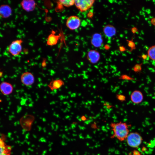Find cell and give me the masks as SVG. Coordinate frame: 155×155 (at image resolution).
Masks as SVG:
<instances>
[{
  "label": "cell",
  "instance_id": "obj_15",
  "mask_svg": "<svg viewBox=\"0 0 155 155\" xmlns=\"http://www.w3.org/2000/svg\"><path fill=\"white\" fill-rule=\"evenodd\" d=\"M60 36L56 35L54 32H52L48 36L47 40V44L50 46L56 45L58 42Z\"/></svg>",
  "mask_w": 155,
  "mask_h": 155
},
{
  "label": "cell",
  "instance_id": "obj_10",
  "mask_svg": "<svg viewBox=\"0 0 155 155\" xmlns=\"http://www.w3.org/2000/svg\"><path fill=\"white\" fill-rule=\"evenodd\" d=\"M132 102L135 104L141 103L143 99V96L142 92L138 90H135L131 93L130 96Z\"/></svg>",
  "mask_w": 155,
  "mask_h": 155
},
{
  "label": "cell",
  "instance_id": "obj_14",
  "mask_svg": "<svg viewBox=\"0 0 155 155\" xmlns=\"http://www.w3.org/2000/svg\"><path fill=\"white\" fill-rule=\"evenodd\" d=\"M103 31L104 35L108 38H111L114 36L116 33L115 28L111 25L105 26L104 27Z\"/></svg>",
  "mask_w": 155,
  "mask_h": 155
},
{
  "label": "cell",
  "instance_id": "obj_8",
  "mask_svg": "<svg viewBox=\"0 0 155 155\" xmlns=\"http://www.w3.org/2000/svg\"><path fill=\"white\" fill-rule=\"evenodd\" d=\"M21 5L24 10L26 11L30 12L32 11L34 9L36 3L34 0H25L21 2Z\"/></svg>",
  "mask_w": 155,
  "mask_h": 155
},
{
  "label": "cell",
  "instance_id": "obj_2",
  "mask_svg": "<svg viewBox=\"0 0 155 155\" xmlns=\"http://www.w3.org/2000/svg\"><path fill=\"white\" fill-rule=\"evenodd\" d=\"M126 140L130 147L137 148L141 144L143 139L141 135L136 132H130Z\"/></svg>",
  "mask_w": 155,
  "mask_h": 155
},
{
  "label": "cell",
  "instance_id": "obj_23",
  "mask_svg": "<svg viewBox=\"0 0 155 155\" xmlns=\"http://www.w3.org/2000/svg\"><path fill=\"white\" fill-rule=\"evenodd\" d=\"M138 30L137 28L135 27L131 29L132 32L134 34H135L136 32H137L138 31Z\"/></svg>",
  "mask_w": 155,
  "mask_h": 155
},
{
  "label": "cell",
  "instance_id": "obj_11",
  "mask_svg": "<svg viewBox=\"0 0 155 155\" xmlns=\"http://www.w3.org/2000/svg\"><path fill=\"white\" fill-rule=\"evenodd\" d=\"M11 147L0 137V155H11Z\"/></svg>",
  "mask_w": 155,
  "mask_h": 155
},
{
  "label": "cell",
  "instance_id": "obj_12",
  "mask_svg": "<svg viewBox=\"0 0 155 155\" xmlns=\"http://www.w3.org/2000/svg\"><path fill=\"white\" fill-rule=\"evenodd\" d=\"M64 85V82L61 79L52 80L48 85V87L51 91L60 88Z\"/></svg>",
  "mask_w": 155,
  "mask_h": 155
},
{
  "label": "cell",
  "instance_id": "obj_5",
  "mask_svg": "<svg viewBox=\"0 0 155 155\" xmlns=\"http://www.w3.org/2000/svg\"><path fill=\"white\" fill-rule=\"evenodd\" d=\"M81 20L80 18L76 16H72L69 17L66 21L67 27L71 30L77 29L80 26Z\"/></svg>",
  "mask_w": 155,
  "mask_h": 155
},
{
  "label": "cell",
  "instance_id": "obj_25",
  "mask_svg": "<svg viewBox=\"0 0 155 155\" xmlns=\"http://www.w3.org/2000/svg\"><path fill=\"white\" fill-rule=\"evenodd\" d=\"M142 57L143 59H145L147 58V55L145 54H143L142 55Z\"/></svg>",
  "mask_w": 155,
  "mask_h": 155
},
{
  "label": "cell",
  "instance_id": "obj_18",
  "mask_svg": "<svg viewBox=\"0 0 155 155\" xmlns=\"http://www.w3.org/2000/svg\"><path fill=\"white\" fill-rule=\"evenodd\" d=\"M148 54L151 59L155 61V45L152 46L149 49Z\"/></svg>",
  "mask_w": 155,
  "mask_h": 155
},
{
  "label": "cell",
  "instance_id": "obj_6",
  "mask_svg": "<svg viewBox=\"0 0 155 155\" xmlns=\"http://www.w3.org/2000/svg\"><path fill=\"white\" fill-rule=\"evenodd\" d=\"M20 80L22 84L26 86L32 85L35 81L33 75L29 72H26L23 73L21 75Z\"/></svg>",
  "mask_w": 155,
  "mask_h": 155
},
{
  "label": "cell",
  "instance_id": "obj_21",
  "mask_svg": "<svg viewBox=\"0 0 155 155\" xmlns=\"http://www.w3.org/2000/svg\"><path fill=\"white\" fill-rule=\"evenodd\" d=\"M116 97L121 102H123L125 100V97L123 94H117Z\"/></svg>",
  "mask_w": 155,
  "mask_h": 155
},
{
  "label": "cell",
  "instance_id": "obj_13",
  "mask_svg": "<svg viewBox=\"0 0 155 155\" xmlns=\"http://www.w3.org/2000/svg\"><path fill=\"white\" fill-rule=\"evenodd\" d=\"M91 42L94 47H98L100 46L103 43V39L101 34L99 33L94 34L91 38Z\"/></svg>",
  "mask_w": 155,
  "mask_h": 155
},
{
  "label": "cell",
  "instance_id": "obj_19",
  "mask_svg": "<svg viewBox=\"0 0 155 155\" xmlns=\"http://www.w3.org/2000/svg\"><path fill=\"white\" fill-rule=\"evenodd\" d=\"M129 46L131 48V51L135 49V43L133 42V39L131 40H127Z\"/></svg>",
  "mask_w": 155,
  "mask_h": 155
},
{
  "label": "cell",
  "instance_id": "obj_7",
  "mask_svg": "<svg viewBox=\"0 0 155 155\" xmlns=\"http://www.w3.org/2000/svg\"><path fill=\"white\" fill-rule=\"evenodd\" d=\"M87 58L90 63L94 64H95L99 60L100 55L99 52L96 50H91L88 52Z\"/></svg>",
  "mask_w": 155,
  "mask_h": 155
},
{
  "label": "cell",
  "instance_id": "obj_24",
  "mask_svg": "<svg viewBox=\"0 0 155 155\" xmlns=\"http://www.w3.org/2000/svg\"><path fill=\"white\" fill-rule=\"evenodd\" d=\"M151 23L153 25L155 26V18H153L151 19Z\"/></svg>",
  "mask_w": 155,
  "mask_h": 155
},
{
  "label": "cell",
  "instance_id": "obj_4",
  "mask_svg": "<svg viewBox=\"0 0 155 155\" xmlns=\"http://www.w3.org/2000/svg\"><path fill=\"white\" fill-rule=\"evenodd\" d=\"M94 0H76L74 4L77 8L81 12L87 11L93 5Z\"/></svg>",
  "mask_w": 155,
  "mask_h": 155
},
{
  "label": "cell",
  "instance_id": "obj_9",
  "mask_svg": "<svg viewBox=\"0 0 155 155\" xmlns=\"http://www.w3.org/2000/svg\"><path fill=\"white\" fill-rule=\"evenodd\" d=\"M13 90L12 85L9 83L3 82L0 84V91L4 95L10 94L12 92Z\"/></svg>",
  "mask_w": 155,
  "mask_h": 155
},
{
  "label": "cell",
  "instance_id": "obj_1",
  "mask_svg": "<svg viewBox=\"0 0 155 155\" xmlns=\"http://www.w3.org/2000/svg\"><path fill=\"white\" fill-rule=\"evenodd\" d=\"M110 126L113 134V137L121 142L126 140L130 133L129 125L125 122L120 121L111 123Z\"/></svg>",
  "mask_w": 155,
  "mask_h": 155
},
{
  "label": "cell",
  "instance_id": "obj_22",
  "mask_svg": "<svg viewBox=\"0 0 155 155\" xmlns=\"http://www.w3.org/2000/svg\"><path fill=\"white\" fill-rule=\"evenodd\" d=\"M120 78L122 79L129 80V79H130V77L127 76V75H123L120 77Z\"/></svg>",
  "mask_w": 155,
  "mask_h": 155
},
{
  "label": "cell",
  "instance_id": "obj_17",
  "mask_svg": "<svg viewBox=\"0 0 155 155\" xmlns=\"http://www.w3.org/2000/svg\"><path fill=\"white\" fill-rule=\"evenodd\" d=\"M59 3L64 7H69L74 4L75 0H61L59 1Z\"/></svg>",
  "mask_w": 155,
  "mask_h": 155
},
{
  "label": "cell",
  "instance_id": "obj_20",
  "mask_svg": "<svg viewBox=\"0 0 155 155\" xmlns=\"http://www.w3.org/2000/svg\"><path fill=\"white\" fill-rule=\"evenodd\" d=\"M142 64L135 65L133 68L134 71H135L136 72H138L140 71L142 69Z\"/></svg>",
  "mask_w": 155,
  "mask_h": 155
},
{
  "label": "cell",
  "instance_id": "obj_3",
  "mask_svg": "<svg viewBox=\"0 0 155 155\" xmlns=\"http://www.w3.org/2000/svg\"><path fill=\"white\" fill-rule=\"evenodd\" d=\"M23 41L18 39L12 41L7 48L8 52L14 57L18 56L22 50V44Z\"/></svg>",
  "mask_w": 155,
  "mask_h": 155
},
{
  "label": "cell",
  "instance_id": "obj_16",
  "mask_svg": "<svg viewBox=\"0 0 155 155\" xmlns=\"http://www.w3.org/2000/svg\"><path fill=\"white\" fill-rule=\"evenodd\" d=\"M11 12V10L8 6H3L0 7V15L4 17H7L9 16Z\"/></svg>",
  "mask_w": 155,
  "mask_h": 155
}]
</instances>
